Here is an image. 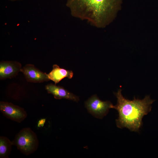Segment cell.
<instances>
[{
  "label": "cell",
  "mask_w": 158,
  "mask_h": 158,
  "mask_svg": "<svg viewBox=\"0 0 158 158\" xmlns=\"http://www.w3.org/2000/svg\"><path fill=\"white\" fill-rule=\"evenodd\" d=\"M12 145V141H11L8 138L4 136H0V158L8 157L11 152Z\"/></svg>",
  "instance_id": "10"
},
{
  "label": "cell",
  "mask_w": 158,
  "mask_h": 158,
  "mask_svg": "<svg viewBox=\"0 0 158 158\" xmlns=\"http://www.w3.org/2000/svg\"><path fill=\"white\" fill-rule=\"evenodd\" d=\"M45 88L49 93L52 95L57 99H64L78 102L79 100L78 97L74 95L64 88L52 83L48 84Z\"/></svg>",
  "instance_id": "8"
},
{
  "label": "cell",
  "mask_w": 158,
  "mask_h": 158,
  "mask_svg": "<svg viewBox=\"0 0 158 158\" xmlns=\"http://www.w3.org/2000/svg\"><path fill=\"white\" fill-rule=\"evenodd\" d=\"M45 121V119H42L40 120L38 122L37 125L39 127H40L43 126Z\"/></svg>",
  "instance_id": "11"
},
{
  "label": "cell",
  "mask_w": 158,
  "mask_h": 158,
  "mask_svg": "<svg viewBox=\"0 0 158 158\" xmlns=\"http://www.w3.org/2000/svg\"><path fill=\"white\" fill-rule=\"evenodd\" d=\"M88 112L95 117L102 119L108 113L109 109L113 108V105L109 101H102L97 95H94L85 103Z\"/></svg>",
  "instance_id": "4"
},
{
  "label": "cell",
  "mask_w": 158,
  "mask_h": 158,
  "mask_svg": "<svg viewBox=\"0 0 158 158\" xmlns=\"http://www.w3.org/2000/svg\"><path fill=\"white\" fill-rule=\"evenodd\" d=\"M120 1V0H67L66 5L74 16L87 20L94 26L100 28L105 25Z\"/></svg>",
  "instance_id": "2"
},
{
  "label": "cell",
  "mask_w": 158,
  "mask_h": 158,
  "mask_svg": "<svg viewBox=\"0 0 158 158\" xmlns=\"http://www.w3.org/2000/svg\"><path fill=\"white\" fill-rule=\"evenodd\" d=\"M21 64L16 61H2L0 63V79L3 80L15 76L22 68Z\"/></svg>",
  "instance_id": "7"
},
{
  "label": "cell",
  "mask_w": 158,
  "mask_h": 158,
  "mask_svg": "<svg viewBox=\"0 0 158 158\" xmlns=\"http://www.w3.org/2000/svg\"><path fill=\"white\" fill-rule=\"evenodd\" d=\"M11 1H21L23 0H8Z\"/></svg>",
  "instance_id": "12"
},
{
  "label": "cell",
  "mask_w": 158,
  "mask_h": 158,
  "mask_svg": "<svg viewBox=\"0 0 158 158\" xmlns=\"http://www.w3.org/2000/svg\"><path fill=\"white\" fill-rule=\"evenodd\" d=\"M12 142L22 153L27 156L35 152L39 144L36 134L28 127L21 129L16 135Z\"/></svg>",
  "instance_id": "3"
},
{
  "label": "cell",
  "mask_w": 158,
  "mask_h": 158,
  "mask_svg": "<svg viewBox=\"0 0 158 158\" xmlns=\"http://www.w3.org/2000/svg\"><path fill=\"white\" fill-rule=\"evenodd\" d=\"M0 111L7 118L20 123L27 117V114L24 109L11 103L1 101Z\"/></svg>",
  "instance_id": "5"
},
{
  "label": "cell",
  "mask_w": 158,
  "mask_h": 158,
  "mask_svg": "<svg viewBox=\"0 0 158 158\" xmlns=\"http://www.w3.org/2000/svg\"><path fill=\"white\" fill-rule=\"evenodd\" d=\"M117 98L116 105L113 108L118 112V116L116 120L117 127L126 128L131 131L138 132L142 126V119L151 110V104L154 101L149 96L142 99L134 97L129 100L124 97L120 89L114 93Z\"/></svg>",
  "instance_id": "1"
},
{
  "label": "cell",
  "mask_w": 158,
  "mask_h": 158,
  "mask_svg": "<svg viewBox=\"0 0 158 158\" xmlns=\"http://www.w3.org/2000/svg\"><path fill=\"white\" fill-rule=\"evenodd\" d=\"M21 72L28 82L40 83L50 80L47 74L40 71L33 64H26L22 68Z\"/></svg>",
  "instance_id": "6"
},
{
  "label": "cell",
  "mask_w": 158,
  "mask_h": 158,
  "mask_svg": "<svg viewBox=\"0 0 158 158\" xmlns=\"http://www.w3.org/2000/svg\"><path fill=\"white\" fill-rule=\"evenodd\" d=\"M47 75L50 80L54 81L56 85L65 78H72L73 73L72 71L61 68L58 65L54 64L52 71Z\"/></svg>",
  "instance_id": "9"
}]
</instances>
